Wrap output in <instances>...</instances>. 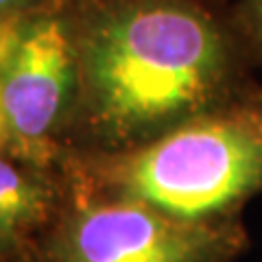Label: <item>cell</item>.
<instances>
[{"instance_id": "3957f363", "label": "cell", "mask_w": 262, "mask_h": 262, "mask_svg": "<svg viewBox=\"0 0 262 262\" xmlns=\"http://www.w3.org/2000/svg\"><path fill=\"white\" fill-rule=\"evenodd\" d=\"M245 247L238 219L186 221L103 194L72 210L53 243V262H229Z\"/></svg>"}, {"instance_id": "277c9868", "label": "cell", "mask_w": 262, "mask_h": 262, "mask_svg": "<svg viewBox=\"0 0 262 262\" xmlns=\"http://www.w3.org/2000/svg\"><path fill=\"white\" fill-rule=\"evenodd\" d=\"M77 46L72 0H55L33 13L11 66L0 79V101L20 162L48 168L61 155L77 101Z\"/></svg>"}, {"instance_id": "ba28073f", "label": "cell", "mask_w": 262, "mask_h": 262, "mask_svg": "<svg viewBox=\"0 0 262 262\" xmlns=\"http://www.w3.org/2000/svg\"><path fill=\"white\" fill-rule=\"evenodd\" d=\"M55 0H0V15L9 13H33Z\"/></svg>"}, {"instance_id": "52a82bcc", "label": "cell", "mask_w": 262, "mask_h": 262, "mask_svg": "<svg viewBox=\"0 0 262 262\" xmlns=\"http://www.w3.org/2000/svg\"><path fill=\"white\" fill-rule=\"evenodd\" d=\"M39 11V9H37ZM35 13V11H33ZM33 13H9L0 15V79L11 66L15 53L24 39Z\"/></svg>"}, {"instance_id": "6da1fadb", "label": "cell", "mask_w": 262, "mask_h": 262, "mask_svg": "<svg viewBox=\"0 0 262 262\" xmlns=\"http://www.w3.org/2000/svg\"><path fill=\"white\" fill-rule=\"evenodd\" d=\"M72 27L79 83L68 127L94 158L262 88L229 13L210 0H72Z\"/></svg>"}, {"instance_id": "5b68a950", "label": "cell", "mask_w": 262, "mask_h": 262, "mask_svg": "<svg viewBox=\"0 0 262 262\" xmlns=\"http://www.w3.org/2000/svg\"><path fill=\"white\" fill-rule=\"evenodd\" d=\"M44 168L0 153V243H15L42 223L51 208Z\"/></svg>"}, {"instance_id": "8992f818", "label": "cell", "mask_w": 262, "mask_h": 262, "mask_svg": "<svg viewBox=\"0 0 262 262\" xmlns=\"http://www.w3.org/2000/svg\"><path fill=\"white\" fill-rule=\"evenodd\" d=\"M227 13L253 66L262 70V0H236Z\"/></svg>"}, {"instance_id": "7a4b0ae2", "label": "cell", "mask_w": 262, "mask_h": 262, "mask_svg": "<svg viewBox=\"0 0 262 262\" xmlns=\"http://www.w3.org/2000/svg\"><path fill=\"white\" fill-rule=\"evenodd\" d=\"M105 194L186 221L236 219L262 192V88L136 149L90 162Z\"/></svg>"}]
</instances>
